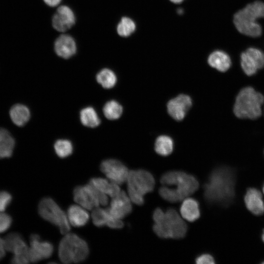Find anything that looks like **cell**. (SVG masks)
<instances>
[{
	"label": "cell",
	"instance_id": "1",
	"mask_svg": "<svg viewBox=\"0 0 264 264\" xmlns=\"http://www.w3.org/2000/svg\"><path fill=\"white\" fill-rule=\"evenodd\" d=\"M235 178L233 171L226 167L213 170L203 185V198L209 204L225 206L234 198Z\"/></svg>",
	"mask_w": 264,
	"mask_h": 264
},
{
	"label": "cell",
	"instance_id": "2",
	"mask_svg": "<svg viewBox=\"0 0 264 264\" xmlns=\"http://www.w3.org/2000/svg\"><path fill=\"white\" fill-rule=\"evenodd\" d=\"M153 230L162 239H182L185 237L188 227L176 210L170 208L166 212L156 208L153 214Z\"/></svg>",
	"mask_w": 264,
	"mask_h": 264
},
{
	"label": "cell",
	"instance_id": "3",
	"mask_svg": "<svg viewBox=\"0 0 264 264\" xmlns=\"http://www.w3.org/2000/svg\"><path fill=\"white\" fill-rule=\"evenodd\" d=\"M264 18V2L256 1L238 11L234 16L233 22L239 32L251 37H258L262 33L259 19Z\"/></svg>",
	"mask_w": 264,
	"mask_h": 264
},
{
	"label": "cell",
	"instance_id": "4",
	"mask_svg": "<svg viewBox=\"0 0 264 264\" xmlns=\"http://www.w3.org/2000/svg\"><path fill=\"white\" fill-rule=\"evenodd\" d=\"M264 102V97L261 93L252 87H245L238 94L233 111L240 118L256 119L262 115Z\"/></svg>",
	"mask_w": 264,
	"mask_h": 264
},
{
	"label": "cell",
	"instance_id": "5",
	"mask_svg": "<svg viewBox=\"0 0 264 264\" xmlns=\"http://www.w3.org/2000/svg\"><path fill=\"white\" fill-rule=\"evenodd\" d=\"M127 182L128 196L137 205L144 204V195L154 190L155 183L153 175L144 169L129 171Z\"/></svg>",
	"mask_w": 264,
	"mask_h": 264
},
{
	"label": "cell",
	"instance_id": "6",
	"mask_svg": "<svg viewBox=\"0 0 264 264\" xmlns=\"http://www.w3.org/2000/svg\"><path fill=\"white\" fill-rule=\"evenodd\" d=\"M89 249L86 242L76 234L67 233L60 242L59 258L65 264L80 263L88 256Z\"/></svg>",
	"mask_w": 264,
	"mask_h": 264
},
{
	"label": "cell",
	"instance_id": "7",
	"mask_svg": "<svg viewBox=\"0 0 264 264\" xmlns=\"http://www.w3.org/2000/svg\"><path fill=\"white\" fill-rule=\"evenodd\" d=\"M160 183L165 186L175 185L173 189L180 201L194 194L199 188V182L194 176L180 171H172L163 174Z\"/></svg>",
	"mask_w": 264,
	"mask_h": 264
},
{
	"label": "cell",
	"instance_id": "8",
	"mask_svg": "<svg viewBox=\"0 0 264 264\" xmlns=\"http://www.w3.org/2000/svg\"><path fill=\"white\" fill-rule=\"evenodd\" d=\"M38 212L44 220L57 226L62 234H66L70 230L67 215L51 198H44L38 206Z\"/></svg>",
	"mask_w": 264,
	"mask_h": 264
},
{
	"label": "cell",
	"instance_id": "9",
	"mask_svg": "<svg viewBox=\"0 0 264 264\" xmlns=\"http://www.w3.org/2000/svg\"><path fill=\"white\" fill-rule=\"evenodd\" d=\"M73 198L79 205L87 210H92L100 205L106 206L108 198L90 184L78 186L73 190Z\"/></svg>",
	"mask_w": 264,
	"mask_h": 264
},
{
	"label": "cell",
	"instance_id": "10",
	"mask_svg": "<svg viewBox=\"0 0 264 264\" xmlns=\"http://www.w3.org/2000/svg\"><path fill=\"white\" fill-rule=\"evenodd\" d=\"M4 239L6 252L13 253L11 263L14 264H25L30 262L29 258V247L18 233H11L7 235Z\"/></svg>",
	"mask_w": 264,
	"mask_h": 264
},
{
	"label": "cell",
	"instance_id": "11",
	"mask_svg": "<svg viewBox=\"0 0 264 264\" xmlns=\"http://www.w3.org/2000/svg\"><path fill=\"white\" fill-rule=\"evenodd\" d=\"M241 65L246 75H254L264 67V53L255 47L248 48L241 55Z\"/></svg>",
	"mask_w": 264,
	"mask_h": 264
},
{
	"label": "cell",
	"instance_id": "12",
	"mask_svg": "<svg viewBox=\"0 0 264 264\" xmlns=\"http://www.w3.org/2000/svg\"><path fill=\"white\" fill-rule=\"evenodd\" d=\"M101 171L111 182L121 185L127 181L129 171L120 161L115 159H108L102 162Z\"/></svg>",
	"mask_w": 264,
	"mask_h": 264
},
{
	"label": "cell",
	"instance_id": "13",
	"mask_svg": "<svg viewBox=\"0 0 264 264\" xmlns=\"http://www.w3.org/2000/svg\"><path fill=\"white\" fill-rule=\"evenodd\" d=\"M29 258L30 262L36 263L49 258L54 251L53 244L48 241H41L40 236L36 234L30 237Z\"/></svg>",
	"mask_w": 264,
	"mask_h": 264
},
{
	"label": "cell",
	"instance_id": "14",
	"mask_svg": "<svg viewBox=\"0 0 264 264\" xmlns=\"http://www.w3.org/2000/svg\"><path fill=\"white\" fill-rule=\"evenodd\" d=\"M192 105L191 97L181 94L169 100L167 105V111L173 119L181 121L184 118Z\"/></svg>",
	"mask_w": 264,
	"mask_h": 264
},
{
	"label": "cell",
	"instance_id": "15",
	"mask_svg": "<svg viewBox=\"0 0 264 264\" xmlns=\"http://www.w3.org/2000/svg\"><path fill=\"white\" fill-rule=\"evenodd\" d=\"M107 208L113 217L119 220L129 215L132 209L131 200L123 190L117 196L112 198L110 206Z\"/></svg>",
	"mask_w": 264,
	"mask_h": 264
},
{
	"label": "cell",
	"instance_id": "16",
	"mask_svg": "<svg viewBox=\"0 0 264 264\" xmlns=\"http://www.w3.org/2000/svg\"><path fill=\"white\" fill-rule=\"evenodd\" d=\"M75 16L72 9L66 5L59 7L52 18V25L57 31L65 32L75 22Z\"/></svg>",
	"mask_w": 264,
	"mask_h": 264
},
{
	"label": "cell",
	"instance_id": "17",
	"mask_svg": "<svg viewBox=\"0 0 264 264\" xmlns=\"http://www.w3.org/2000/svg\"><path fill=\"white\" fill-rule=\"evenodd\" d=\"M91 218L94 224L97 227L107 225L112 229H120L124 226L121 220L113 217L108 208L102 209L99 207L92 209Z\"/></svg>",
	"mask_w": 264,
	"mask_h": 264
},
{
	"label": "cell",
	"instance_id": "18",
	"mask_svg": "<svg viewBox=\"0 0 264 264\" xmlns=\"http://www.w3.org/2000/svg\"><path fill=\"white\" fill-rule=\"evenodd\" d=\"M76 44L73 38L67 34H62L56 40L54 50L58 56L68 59L76 52Z\"/></svg>",
	"mask_w": 264,
	"mask_h": 264
},
{
	"label": "cell",
	"instance_id": "19",
	"mask_svg": "<svg viewBox=\"0 0 264 264\" xmlns=\"http://www.w3.org/2000/svg\"><path fill=\"white\" fill-rule=\"evenodd\" d=\"M244 202L246 208L256 215L264 213V202L261 193L255 188H249L244 196Z\"/></svg>",
	"mask_w": 264,
	"mask_h": 264
},
{
	"label": "cell",
	"instance_id": "20",
	"mask_svg": "<svg viewBox=\"0 0 264 264\" xmlns=\"http://www.w3.org/2000/svg\"><path fill=\"white\" fill-rule=\"evenodd\" d=\"M180 213L182 218L188 221L197 220L200 216L198 201L193 198H185L180 206Z\"/></svg>",
	"mask_w": 264,
	"mask_h": 264
},
{
	"label": "cell",
	"instance_id": "21",
	"mask_svg": "<svg viewBox=\"0 0 264 264\" xmlns=\"http://www.w3.org/2000/svg\"><path fill=\"white\" fill-rule=\"evenodd\" d=\"M85 209L80 205H70L67 212L70 224L77 227L86 225L88 220L89 215Z\"/></svg>",
	"mask_w": 264,
	"mask_h": 264
},
{
	"label": "cell",
	"instance_id": "22",
	"mask_svg": "<svg viewBox=\"0 0 264 264\" xmlns=\"http://www.w3.org/2000/svg\"><path fill=\"white\" fill-rule=\"evenodd\" d=\"M89 183L100 192L113 198L121 192L119 185L101 177H94L90 179Z\"/></svg>",
	"mask_w": 264,
	"mask_h": 264
},
{
	"label": "cell",
	"instance_id": "23",
	"mask_svg": "<svg viewBox=\"0 0 264 264\" xmlns=\"http://www.w3.org/2000/svg\"><path fill=\"white\" fill-rule=\"evenodd\" d=\"M209 65L221 72L227 71L231 66V60L229 56L225 52L216 50L208 57Z\"/></svg>",
	"mask_w": 264,
	"mask_h": 264
},
{
	"label": "cell",
	"instance_id": "24",
	"mask_svg": "<svg viewBox=\"0 0 264 264\" xmlns=\"http://www.w3.org/2000/svg\"><path fill=\"white\" fill-rule=\"evenodd\" d=\"M9 115L14 124L22 127L29 121L30 112L29 109L25 105L16 104L11 108Z\"/></svg>",
	"mask_w": 264,
	"mask_h": 264
},
{
	"label": "cell",
	"instance_id": "25",
	"mask_svg": "<svg viewBox=\"0 0 264 264\" xmlns=\"http://www.w3.org/2000/svg\"><path fill=\"white\" fill-rule=\"evenodd\" d=\"M15 140L5 129L0 128V159L10 157L13 154Z\"/></svg>",
	"mask_w": 264,
	"mask_h": 264
},
{
	"label": "cell",
	"instance_id": "26",
	"mask_svg": "<svg viewBox=\"0 0 264 264\" xmlns=\"http://www.w3.org/2000/svg\"><path fill=\"white\" fill-rule=\"evenodd\" d=\"M80 118L82 124L87 127L95 128L101 123L96 110L91 107L83 109L80 113Z\"/></svg>",
	"mask_w": 264,
	"mask_h": 264
},
{
	"label": "cell",
	"instance_id": "27",
	"mask_svg": "<svg viewBox=\"0 0 264 264\" xmlns=\"http://www.w3.org/2000/svg\"><path fill=\"white\" fill-rule=\"evenodd\" d=\"M174 149V142L169 136L162 135L159 136L154 143V150L156 153L161 156L170 155Z\"/></svg>",
	"mask_w": 264,
	"mask_h": 264
},
{
	"label": "cell",
	"instance_id": "28",
	"mask_svg": "<svg viewBox=\"0 0 264 264\" xmlns=\"http://www.w3.org/2000/svg\"><path fill=\"white\" fill-rule=\"evenodd\" d=\"M97 82L105 88H113L117 82V77L114 72L109 68L101 69L96 75Z\"/></svg>",
	"mask_w": 264,
	"mask_h": 264
},
{
	"label": "cell",
	"instance_id": "29",
	"mask_svg": "<svg viewBox=\"0 0 264 264\" xmlns=\"http://www.w3.org/2000/svg\"><path fill=\"white\" fill-rule=\"evenodd\" d=\"M105 116L109 120H116L120 117L123 113L122 106L115 100L107 102L103 109Z\"/></svg>",
	"mask_w": 264,
	"mask_h": 264
},
{
	"label": "cell",
	"instance_id": "30",
	"mask_svg": "<svg viewBox=\"0 0 264 264\" xmlns=\"http://www.w3.org/2000/svg\"><path fill=\"white\" fill-rule=\"evenodd\" d=\"M134 22L130 18L122 17L117 26L118 34L124 37L130 36L135 30Z\"/></svg>",
	"mask_w": 264,
	"mask_h": 264
},
{
	"label": "cell",
	"instance_id": "31",
	"mask_svg": "<svg viewBox=\"0 0 264 264\" xmlns=\"http://www.w3.org/2000/svg\"><path fill=\"white\" fill-rule=\"evenodd\" d=\"M55 152L61 158H65L70 155L73 152L71 142L67 139H59L54 145Z\"/></svg>",
	"mask_w": 264,
	"mask_h": 264
},
{
	"label": "cell",
	"instance_id": "32",
	"mask_svg": "<svg viewBox=\"0 0 264 264\" xmlns=\"http://www.w3.org/2000/svg\"><path fill=\"white\" fill-rule=\"evenodd\" d=\"M11 223V217L4 212H0V233L8 230Z\"/></svg>",
	"mask_w": 264,
	"mask_h": 264
},
{
	"label": "cell",
	"instance_id": "33",
	"mask_svg": "<svg viewBox=\"0 0 264 264\" xmlns=\"http://www.w3.org/2000/svg\"><path fill=\"white\" fill-rule=\"evenodd\" d=\"M12 200L11 195L6 191L0 192V212H4Z\"/></svg>",
	"mask_w": 264,
	"mask_h": 264
},
{
	"label": "cell",
	"instance_id": "34",
	"mask_svg": "<svg viewBox=\"0 0 264 264\" xmlns=\"http://www.w3.org/2000/svg\"><path fill=\"white\" fill-rule=\"evenodd\" d=\"M195 262L197 264H214L215 263L213 257L209 254H202L195 259Z\"/></svg>",
	"mask_w": 264,
	"mask_h": 264
},
{
	"label": "cell",
	"instance_id": "35",
	"mask_svg": "<svg viewBox=\"0 0 264 264\" xmlns=\"http://www.w3.org/2000/svg\"><path fill=\"white\" fill-rule=\"evenodd\" d=\"M6 252L4 239L0 237V260L4 257Z\"/></svg>",
	"mask_w": 264,
	"mask_h": 264
},
{
	"label": "cell",
	"instance_id": "36",
	"mask_svg": "<svg viewBox=\"0 0 264 264\" xmlns=\"http://www.w3.org/2000/svg\"><path fill=\"white\" fill-rule=\"evenodd\" d=\"M44 1L48 6L54 7L60 3L61 0H43Z\"/></svg>",
	"mask_w": 264,
	"mask_h": 264
},
{
	"label": "cell",
	"instance_id": "37",
	"mask_svg": "<svg viewBox=\"0 0 264 264\" xmlns=\"http://www.w3.org/2000/svg\"><path fill=\"white\" fill-rule=\"evenodd\" d=\"M171 1L174 2V3H180L183 0H170Z\"/></svg>",
	"mask_w": 264,
	"mask_h": 264
},
{
	"label": "cell",
	"instance_id": "38",
	"mask_svg": "<svg viewBox=\"0 0 264 264\" xmlns=\"http://www.w3.org/2000/svg\"><path fill=\"white\" fill-rule=\"evenodd\" d=\"M182 11H183V10H182V9H179L178 10V14H182Z\"/></svg>",
	"mask_w": 264,
	"mask_h": 264
},
{
	"label": "cell",
	"instance_id": "39",
	"mask_svg": "<svg viewBox=\"0 0 264 264\" xmlns=\"http://www.w3.org/2000/svg\"><path fill=\"white\" fill-rule=\"evenodd\" d=\"M262 240L264 242V230L263 231V234H262Z\"/></svg>",
	"mask_w": 264,
	"mask_h": 264
},
{
	"label": "cell",
	"instance_id": "40",
	"mask_svg": "<svg viewBox=\"0 0 264 264\" xmlns=\"http://www.w3.org/2000/svg\"><path fill=\"white\" fill-rule=\"evenodd\" d=\"M263 193L264 194V185L263 187Z\"/></svg>",
	"mask_w": 264,
	"mask_h": 264
},
{
	"label": "cell",
	"instance_id": "41",
	"mask_svg": "<svg viewBox=\"0 0 264 264\" xmlns=\"http://www.w3.org/2000/svg\"><path fill=\"white\" fill-rule=\"evenodd\" d=\"M263 264H264V262H263Z\"/></svg>",
	"mask_w": 264,
	"mask_h": 264
}]
</instances>
